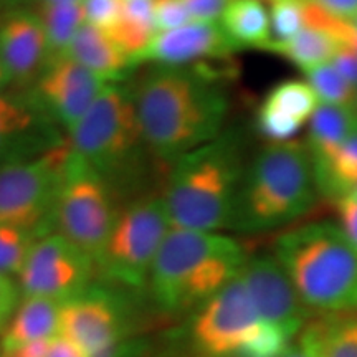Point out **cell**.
Returning <instances> with one entry per match:
<instances>
[{"instance_id":"1","label":"cell","mask_w":357,"mask_h":357,"mask_svg":"<svg viewBox=\"0 0 357 357\" xmlns=\"http://www.w3.org/2000/svg\"><path fill=\"white\" fill-rule=\"evenodd\" d=\"M137 118L149 153L176 162L220 136L229 98L207 66H154L134 84Z\"/></svg>"},{"instance_id":"2","label":"cell","mask_w":357,"mask_h":357,"mask_svg":"<svg viewBox=\"0 0 357 357\" xmlns=\"http://www.w3.org/2000/svg\"><path fill=\"white\" fill-rule=\"evenodd\" d=\"M245 261L242 245L231 236L172 229L155 257L147 289L167 314L194 312L234 281Z\"/></svg>"},{"instance_id":"3","label":"cell","mask_w":357,"mask_h":357,"mask_svg":"<svg viewBox=\"0 0 357 357\" xmlns=\"http://www.w3.org/2000/svg\"><path fill=\"white\" fill-rule=\"evenodd\" d=\"M162 199L172 229H230L245 167L235 134H220L172 162Z\"/></svg>"},{"instance_id":"4","label":"cell","mask_w":357,"mask_h":357,"mask_svg":"<svg viewBox=\"0 0 357 357\" xmlns=\"http://www.w3.org/2000/svg\"><path fill=\"white\" fill-rule=\"evenodd\" d=\"M318 194L306 142H270L245 167L230 229H278L310 212Z\"/></svg>"},{"instance_id":"5","label":"cell","mask_w":357,"mask_h":357,"mask_svg":"<svg viewBox=\"0 0 357 357\" xmlns=\"http://www.w3.org/2000/svg\"><path fill=\"white\" fill-rule=\"evenodd\" d=\"M275 257L311 312H357V250L336 223L314 222L287 231L276 240Z\"/></svg>"},{"instance_id":"6","label":"cell","mask_w":357,"mask_h":357,"mask_svg":"<svg viewBox=\"0 0 357 357\" xmlns=\"http://www.w3.org/2000/svg\"><path fill=\"white\" fill-rule=\"evenodd\" d=\"M71 151L111 185L123 184L141 166L147 149L137 118L134 86L109 83L84 118L68 134Z\"/></svg>"},{"instance_id":"7","label":"cell","mask_w":357,"mask_h":357,"mask_svg":"<svg viewBox=\"0 0 357 357\" xmlns=\"http://www.w3.org/2000/svg\"><path fill=\"white\" fill-rule=\"evenodd\" d=\"M189 341L199 357H281L293 346L260 318L240 275L192 312Z\"/></svg>"},{"instance_id":"8","label":"cell","mask_w":357,"mask_h":357,"mask_svg":"<svg viewBox=\"0 0 357 357\" xmlns=\"http://www.w3.org/2000/svg\"><path fill=\"white\" fill-rule=\"evenodd\" d=\"M172 230L162 197H142L119 208L95 265L108 283L129 289L147 288L151 270Z\"/></svg>"},{"instance_id":"9","label":"cell","mask_w":357,"mask_h":357,"mask_svg":"<svg viewBox=\"0 0 357 357\" xmlns=\"http://www.w3.org/2000/svg\"><path fill=\"white\" fill-rule=\"evenodd\" d=\"M119 208L114 187L70 147L53 208V229L96 261Z\"/></svg>"},{"instance_id":"10","label":"cell","mask_w":357,"mask_h":357,"mask_svg":"<svg viewBox=\"0 0 357 357\" xmlns=\"http://www.w3.org/2000/svg\"><path fill=\"white\" fill-rule=\"evenodd\" d=\"M70 142L38 158L0 167V223L52 234L53 208Z\"/></svg>"},{"instance_id":"11","label":"cell","mask_w":357,"mask_h":357,"mask_svg":"<svg viewBox=\"0 0 357 357\" xmlns=\"http://www.w3.org/2000/svg\"><path fill=\"white\" fill-rule=\"evenodd\" d=\"M95 273L91 257L52 231L37 240L17 280L24 296L65 303L86 291Z\"/></svg>"},{"instance_id":"12","label":"cell","mask_w":357,"mask_h":357,"mask_svg":"<svg viewBox=\"0 0 357 357\" xmlns=\"http://www.w3.org/2000/svg\"><path fill=\"white\" fill-rule=\"evenodd\" d=\"M60 334L86 357H128V321L123 305L108 289L89 287L61 303Z\"/></svg>"},{"instance_id":"13","label":"cell","mask_w":357,"mask_h":357,"mask_svg":"<svg viewBox=\"0 0 357 357\" xmlns=\"http://www.w3.org/2000/svg\"><path fill=\"white\" fill-rule=\"evenodd\" d=\"M109 82L68 56L56 58L26 91L66 136L82 121Z\"/></svg>"},{"instance_id":"14","label":"cell","mask_w":357,"mask_h":357,"mask_svg":"<svg viewBox=\"0 0 357 357\" xmlns=\"http://www.w3.org/2000/svg\"><path fill=\"white\" fill-rule=\"evenodd\" d=\"M240 278L265 323L273 326L291 341L300 337L311 311L303 305L300 294L275 255L247 258Z\"/></svg>"},{"instance_id":"15","label":"cell","mask_w":357,"mask_h":357,"mask_svg":"<svg viewBox=\"0 0 357 357\" xmlns=\"http://www.w3.org/2000/svg\"><path fill=\"white\" fill-rule=\"evenodd\" d=\"M63 129L43 113L29 91L0 95V167L38 158L63 146Z\"/></svg>"},{"instance_id":"16","label":"cell","mask_w":357,"mask_h":357,"mask_svg":"<svg viewBox=\"0 0 357 357\" xmlns=\"http://www.w3.org/2000/svg\"><path fill=\"white\" fill-rule=\"evenodd\" d=\"M0 56L8 86L26 91L48 65L47 38L33 8H20L0 17Z\"/></svg>"},{"instance_id":"17","label":"cell","mask_w":357,"mask_h":357,"mask_svg":"<svg viewBox=\"0 0 357 357\" xmlns=\"http://www.w3.org/2000/svg\"><path fill=\"white\" fill-rule=\"evenodd\" d=\"M234 52L218 22H190L181 29L155 33L132 63L194 66L208 60H223Z\"/></svg>"},{"instance_id":"18","label":"cell","mask_w":357,"mask_h":357,"mask_svg":"<svg viewBox=\"0 0 357 357\" xmlns=\"http://www.w3.org/2000/svg\"><path fill=\"white\" fill-rule=\"evenodd\" d=\"M321 105L307 82L287 79L275 84L257 111V129L270 142H288L311 121Z\"/></svg>"},{"instance_id":"19","label":"cell","mask_w":357,"mask_h":357,"mask_svg":"<svg viewBox=\"0 0 357 357\" xmlns=\"http://www.w3.org/2000/svg\"><path fill=\"white\" fill-rule=\"evenodd\" d=\"M84 68L106 79V82H124L128 71L132 68V58L109 37L108 32L84 22L66 55Z\"/></svg>"},{"instance_id":"20","label":"cell","mask_w":357,"mask_h":357,"mask_svg":"<svg viewBox=\"0 0 357 357\" xmlns=\"http://www.w3.org/2000/svg\"><path fill=\"white\" fill-rule=\"evenodd\" d=\"M61 303L38 296H24L0 334V351L60 336Z\"/></svg>"},{"instance_id":"21","label":"cell","mask_w":357,"mask_h":357,"mask_svg":"<svg viewBox=\"0 0 357 357\" xmlns=\"http://www.w3.org/2000/svg\"><path fill=\"white\" fill-rule=\"evenodd\" d=\"M223 33L235 50L261 48L266 50L273 42L270 12L261 0H231L218 20Z\"/></svg>"},{"instance_id":"22","label":"cell","mask_w":357,"mask_h":357,"mask_svg":"<svg viewBox=\"0 0 357 357\" xmlns=\"http://www.w3.org/2000/svg\"><path fill=\"white\" fill-rule=\"evenodd\" d=\"M357 129L356 108L321 105L312 114L307 134V151L312 164L328 160Z\"/></svg>"},{"instance_id":"23","label":"cell","mask_w":357,"mask_h":357,"mask_svg":"<svg viewBox=\"0 0 357 357\" xmlns=\"http://www.w3.org/2000/svg\"><path fill=\"white\" fill-rule=\"evenodd\" d=\"M319 357H357V316L334 314L311 321L300 334Z\"/></svg>"},{"instance_id":"24","label":"cell","mask_w":357,"mask_h":357,"mask_svg":"<svg viewBox=\"0 0 357 357\" xmlns=\"http://www.w3.org/2000/svg\"><path fill=\"white\" fill-rule=\"evenodd\" d=\"M319 194L337 200L357 189V129L324 162L312 164Z\"/></svg>"},{"instance_id":"25","label":"cell","mask_w":357,"mask_h":357,"mask_svg":"<svg viewBox=\"0 0 357 357\" xmlns=\"http://www.w3.org/2000/svg\"><path fill=\"white\" fill-rule=\"evenodd\" d=\"M42 22L48 48V63L66 55L70 43L84 24L82 3L65 6H37L33 8Z\"/></svg>"},{"instance_id":"26","label":"cell","mask_w":357,"mask_h":357,"mask_svg":"<svg viewBox=\"0 0 357 357\" xmlns=\"http://www.w3.org/2000/svg\"><path fill=\"white\" fill-rule=\"evenodd\" d=\"M40 236L38 230L0 223V271L19 276Z\"/></svg>"},{"instance_id":"27","label":"cell","mask_w":357,"mask_h":357,"mask_svg":"<svg viewBox=\"0 0 357 357\" xmlns=\"http://www.w3.org/2000/svg\"><path fill=\"white\" fill-rule=\"evenodd\" d=\"M306 82L314 89L323 105L349 106L356 108L357 88L339 75V71L329 63H323L305 71Z\"/></svg>"},{"instance_id":"28","label":"cell","mask_w":357,"mask_h":357,"mask_svg":"<svg viewBox=\"0 0 357 357\" xmlns=\"http://www.w3.org/2000/svg\"><path fill=\"white\" fill-rule=\"evenodd\" d=\"M307 0H271L270 22L273 42H287L306 25Z\"/></svg>"},{"instance_id":"29","label":"cell","mask_w":357,"mask_h":357,"mask_svg":"<svg viewBox=\"0 0 357 357\" xmlns=\"http://www.w3.org/2000/svg\"><path fill=\"white\" fill-rule=\"evenodd\" d=\"M83 12L86 24L108 30L121 20L123 0H83Z\"/></svg>"},{"instance_id":"30","label":"cell","mask_w":357,"mask_h":357,"mask_svg":"<svg viewBox=\"0 0 357 357\" xmlns=\"http://www.w3.org/2000/svg\"><path fill=\"white\" fill-rule=\"evenodd\" d=\"M155 32L181 29L190 24L192 19L182 0H153Z\"/></svg>"},{"instance_id":"31","label":"cell","mask_w":357,"mask_h":357,"mask_svg":"<svg viewBox=\"0 0 357 357\" xmlns=\"http://www.w3.org/2000/svg\"><path fill=\"white\" fill-rule=\"evenodd\" d=\"M22 298L24 294H22L19 280L0 271V334L3 333L13 312L19 307Z\"/></svg>"},{"instance_id":"32","label":"cell","mask_w":357,"mask_h":357,"mask_svg":"<svg viewBox=\"0 0 357 357\" xmlns=\"http://www.w3.org/2000/svg\"><path fill=\"white\" fill-rule=\"evenodd\" d=\"M192 22H218L231 0H182Z\"/></svg>"},{"instance_id":"33","label":"cell","mask_w":357,"mask_h":357,"mask_svg":"<svg viewBox=\"0 0 357 357\" xmlns=\"http://www.w3.org/2000/svg\"><path fill=\"white\" fill-rule=\"evenodd\" d=\"M339 229L349 243L357 250V200L352 195H346L336 200Z\"/></svg>"},{"instance_id":"34","label":"cell","mask_w":357,"mask_h":357,"mask_svg":"<svg viewBox=\"0 0 357 357\" xmlns=\"http://www.w3.org/2000/svg\"><path fill=\"white\" fill-rule=\"evenodd\" d=\"M336 19L352 22L357 17V0H311Z\"/></svg>"},{"instance_id":"35","label":"cell","mask_w":357,"mask_h":357,"mask_svg":"<svg viewBox=\"0 0 357 357\" xmlns=\"http://www.w3.org/2000/svg\"><path fill=\"white\" fill-rule=\"evenodd\" d=\"M331 65L339 71L342 78L357 88V53L351 48H344L331 60Z\"/></svg>"},{"instance_id":"36","label":"cell","mask_w":357,"mask_h":357,"mask_svg":"<svg viewBox=\"0 0 357 357\" xmlns=\"http://www.w3.org/2000/svg\"><path fill=\"white\" fill-rule=\"evenodd\" d=\"M45 357H86L77 344L66 339L65 336H56L50 341L47 356Z\"/></svg>"},{"instance_id":"37","label":"cell","mask_w":357,"mask_h":357,"mask_svg":"<svg viewBox=\"0 0 357 357\" xmlns=\"http://www.w3.org/2000/svg\"><path fill=\"white\" fill-rule=\"evenodd\" d=\"M50 341L30 342V344L19 346L15 349L0 351V357H45L47 356L48 346H50Z\"/></svg>"},{"instance_id":"38","label":"cell","mask_w":357,"mask_h":357,"mask_svg":"<svg viewBox=\"0 0 357 357\" xmlns=\"http://www.w3.org/2000/svg\"><path fill=\"white\" fill-rule=\"evenodd\" d=\"M298 344H293L281 357H319L314 347H311L306 341L298 337Z\"/></svg>"},{"instance_id":"39","label":"cell","mask_w":357,"mask_h":357,"mask_svg":"<svg viewBox=\"0 0 357 357\" xmlns=\"http://www.w3.org/2000/svg\"><path fill=\"white\" fill-rule=\"evenodd\" d=\"M37 0H0V17L8 12L20 10V8H30L35 6Z\"/></svg>"},{"instance_id":"40","label":"cell","mask_w":357,"mask_h":357,"mask_svg":"<svg viewBox=\"0 0 357 357\" xmlns=\"http://www.w3.org/2000/svg\"><path fill=\"white\" fill-rule=\"evenodd\" d=\"M83 0H37L35 7L37 6H65V3H82Z\"/></svg>"},{"instance_id":"41","label":"cell","mask_w":357,"mask_h":357,"mask_svg":"<svg viewBox=\"0 0 357 357\" xmlns=\"http://www.w3.org/2000/svg\"><path fill=\"white\" fill-rule=\"evenodd\" d=\"M8 86V77H7V71L6 66H3L2 56H0V95L3 93V88Z\"/></svg>"},{"instance_id":"42","label":"cell","mask_w":357,"mask_h":357,"mask_svg":"<svg viewBox=\"0 0 357 357\" xmlns=\"http://www.w3.org/2000/svg\"><path fill=\"white\" fill-rule=\"evenodd\" d=\"M349 195H352V197H354V199L357 200V189H356L354 192H352V194H349Z\"/></svg>"},{"instance_id":"43","label":"cell","mask_w":357,"mask_h":357,"mask_svg":"<svg viewBox=\"0 0 357 357\" xmlns=\"http://www.w3.org/2000/svg\"><path fill=\"white\" fill-rule=\"evenodd\" d=\"M352 24H354V25L357 26V17H356V19H354V20H352Z\"/></svg>"},{"instance_id":"44","label":"cell","mask_w":357,"mask_h":357,"mask_svg":"<svg viewBox=\"0 0 357 357\" xmlns=\"http://www.w3.org/2000/svg\"><path fill=\"white\" fill-rule=\"evenodd\" d=\"M356 113H357V102H356Z\"/></svg>"},{"instance_id":"45","label":"cell","mask_w":357,"mask_h":357,"mask_svg":"<svg viewBox=\"0 0 357 357\" xmlns=\"http://www.w3.org/2000/svg\"><path fill=\"white\" fill-rule=\"evenodd\" d=\"M270 2H271V0H270Z\"/></svg>"}]
</instances>
